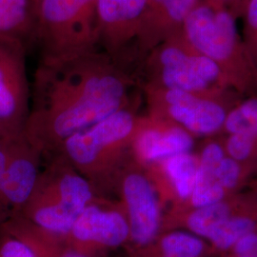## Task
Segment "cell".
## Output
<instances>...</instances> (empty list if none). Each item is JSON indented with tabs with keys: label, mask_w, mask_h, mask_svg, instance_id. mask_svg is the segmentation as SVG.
Returning <instances> with one entry per match:
<instances>
[{
	"label": "cell",
	"mask_w": 257,
	"mask_h": 257,
	"mask_svg": "<svg viewBox=\"0 0 257 257\" xmlns=\"http://www.w3.org/2000/svg\"><path fill=\"white\" fill-rule=\"evenodd\" d=\"M30 1L34 4V6H35V8H36V6H37V4L38 3V1H39V0H30Z\"/></svg>",
	"instance_id": "obj_31"
},
{
	"label": "cell",
	"mask_w": 257,
	"mask_h": 257,
	"mask_svg": "<svg viewBox=\"0 0 257 257\" xmlns=\"http://www.w3.org/2000/svg\"><path fill=\"white\" fill-rule=\"evenodd\" d=\"M45 257H92L70 247L64 239H54L47 248Z\"/></svg>",
	"instance_id": "obj_25"
},
{
	"label": "cell",
	"mask_w": 257,
	"mask_h": 257,
	"mask_svg": "<svg viewBox=\"0 0 257 257\" xmlns=\"http://www.w3.org/2000/svg\"><path fill=\"white\" fill-rule=\"evenodd\" d=\"M255 78H256V81H257V64H256V74H255Z\"/></svg>",
	"instance_id": "obj_32"
},
{
	"label": "cell",
	"mask_w": 257,
	"mask_h": 257,
	"mask_svg": "<svg viewBox=\"0 0 257 257\" xmlns=\"http://www.w3.org/2000/svg\"><path fill=\"white\" fill-rule=\"evenodd\" d=\"M186 40L218 66L230 85L244 89L256 74V64L239 34L230 10L200 0L182 29Z\"/></svg>",
	"instance_id": "obj_4"
},
{
	"label": "cell",
	"mask_w": 257,
	"mask_h": 257,
	"mask_svg": "<svg viewBox=\"0 0 257 257\" xmlns=\"http://www.w3.org/2000/svg\"><path fill=\"white\" fill-rule=\"evenodd\" d=\"M224 128L231 134H245L257 138V98H249L228 111Z\"/></svg>",
	"instance_id": "obj_20"
},
{
	"label": "cell",
	"mask_w": 257,
	"mask_h": 257,
	"mask_svg": "<svg viewBox=\"0 0 257 257\" xmlns=\"http://www.w3.org/2000/svg\"><path fill=\"white\" fill-rule=\"evenodd\" d=\"M6 138H7V137H5V135H4V134L2 133V131L0 130V143H1L4 139H6Z\"/></svg>",
	"instance_id": "obj_30"
},
{
	"label": "cell",
	"mask_w": 257,
	"mask_h": 257,
	"mask_svg": "<svg viewBox=\"0 0 257 257\" xmlns=\"http://www.w3.org/2000/svg\"><path fill=\"white\" fill-rule=\"evenodd\" d=\"M0 257H43L27 239L0 228Z\"/></svg>",
	"instance_id": "obj_21"
},
{
	"label": "cell",
	"mask_w": 257,
	"mask_h": 257,
	"mask_svg": "<svg viewBox=\"0 0 257 257\" xmlns=\"http://www.w3.org/2000/svg\"><path fill=\"white\" fill-rule=\"evenodd\" d=\"M255 229V222L246 216H231L222 223L209 240L221 249L233 248L240 239Z\"/></svg>",
	"instance_id": "obj_19"
},
{
	"label": "cell",
	"mask_w": 257,
	"mask_h": 257,
	"mask_svg": "<svg viewBox=\"0 0 257 257\" xmlns=\"http://www.w3.org/2000/svg\"><path fill=\"white\" fill-rule=\"evenodd\" d=\"M145 8L146 0H98V48L123 67L126 52L137 47Z\"/></svg>",
	"instance_id": "obj_11"
},
{
	"label": "cell",
	"mask_w": 257,
	"mask_h": 257,
	"mask_svg": "<svg viewBox=\"0 0 257 257\" xmlns=\"http://www.w3.org/2000/svg\"><path fill=\"white\" fill-rule=\"evenodd\" d=\"M161 257H163V256H161Z\"/></svg>",
	"instance_id": "obj_33"
},
{
	"label": "cell",
	"mask_w": 257,
	"mask_h": 257,
	"mask_svg": "<svg viewBox=\"0 0 257 257\" xmlns=\"http://www.w3.org/2000/svg\"><path fill=\"white\" fill-rule=\"evenodd\" d=\"M24 52L0 44V130L7 138L23 134L30 108Z\"/></svg>",
	"instance_id": "obj_12"
},
{
	"label": "cell",
	"mask_w": 257,
	"mask_h": 257,
	"mask_svg": "<svg viewBox=\"0 0 257 257\" xmlns=\"http://www.w3.org/2000/svg\"><path fill=\"white\" fill-rule=\"evenodd\" d=\"M209 3L211 4H214V5H218V6H224V7H227V8H230L231 3L233 0H205Z\"/></svg>",
	"instance_id": "obj_29"
},
{
	"label": "cell",
	"mask_w": 257,
	"mask_h": 257,
	"mask_svg": "<svg viewBox=\"0 0 257 257\" xmlns=\"http://www.w3.org/2000/svg\"><path fill=\"white\" fill-rule=\"evenodd\" d=\"M130 240V228L117 199L95 196L76 218L65 242L93 256V252L120 248Z\"/></svg>",
	"instance_id": "obj_9"
},
{
	"label": "cell",
	"mask_w": 257,
	"mask_h": 257,
	"mask_svg": "<svg viewBox=\"0 0 257 257\" xmlns=\"http://www.w3.org/2000/svg\"><path fill=\"white\" fill-rule=\"evenodd\" d=\"M14 138H6V139H4L0 143V184H1V181H2V177H3V175H4V172H5L6 166H7V163H8V160H9Z\"/></svg>",
	"instance_id": "obj_27"
},
{
	"label": "cell",
	"mask_w": 257,
	"mask_h": 257,
	"mask_svg": "<svg viewBox=\"0 0 257 257\" xmlns=\"http://www.w3.org/2000/svg\"><path fill=\"white\" fill-rule=\"evenodd\" d=\"M150 114L183 128L191 135H211L223 128L228 111L215 97L145 86Z\"/></svg>",
	"instance_id": "obj_7"
},
{
	"label": "cell",
	"mask_w": 257,
	"mask_h": 257,
	"mask_svg": "<svg viewBox=\"0 0 257 257\" xmlns=\"http://www.w3.org/2000/svg\"><path fill=\"white\" fill-rule=\"evenodd\" d=\"M193 147V135L167 120L149 114L139 117L132 155L140 166H155L167 158L189 153Z\"/></svg>",
	"instance_id": "obj_13"
},
{
	"label": "cell",
	"mask_w": 257,
	"mask_h": 257,
	"mask_svg": "<svg viewBox=\"0 0 257 257\" xmlns=\"http://www.w3.org/2000/svg\"><path fill=\"white\" fill-rule=\"evenodd\" d=\"M256 138L245 134H231L227 141L228 156L237 162L247 160L252 153Z\"/></svg>",
	"instance_id": "obj_23"
},
{
	"label": "cell",
	"mask_w": 257,
	"mask_h": 257,
	"mask_svg": "<svg viewBox=\"0 0 257 257\" xmlns=\"http://www.w3.org/2000/svg\"><path fill=\"white\" fill-rule=\"evenodd\" d=\"M155 166L158 167L179 200H190L198 173L199 158L189 152L167 158Z\"/></svg>",
	"instance_id": "obj_16"
},
{
	"label": "cell",
	"mask_w": 257,
	"mask_h": 257,
	"mask_svg": "<svg viewBox=\"0 0 257 257\" xmlns=\"http://www.w3.org/2000/svg\"><path fill=\"white\" fill-rule=\"evenodd\" d=\"M200 0H161L156 9L143 20L137 49L147 55L170 37L180 34L184 23Z\"/></svg>",
	"instance_id": "obj_14"
},
{
	"label": "cell",
	"mask_w": 257,
	"mask_h": 257,
	"mask_svg": "<svg viewBox=\"0 0 257 257\" xmlns=\"http://www.w3.org/2000/svg\"><path fill=\"white\" fill-rule=\"evenodd\" d=\"M248 0H233L231 5L230 6L229 9L230 12L232 13V15L237 19V18H241L244 8L247 4Z\"/></svg>",
	"instance_id": "obj_28"
},
{
	"label": "cell",
	"mask_w": 257,
	"mask_h": 257,
	"mask_svg": "<svg viewBox=\"0 0 257 257\" xmlns=\"http://www.w3.org/2000/svg\"><path fill=\"white\" fill-rule=\"evenodd\" d=\"M241 18L244 20V44L257 64V0H248Z\"/></svg>",
	"instance_id": "obj_22"
},
{
	"label": "cell",
	"mask_w": 257,
	"mask_h": 257,
	"mask_svg": "<svg viewBox=\"0 0 257 257\" xmlns=\"http://www.w3.org/2000/svg\"><path fill=\"white\" fill-rule=\"evenodd\" d=\"M42 154L22 135L14 138L0 184V227L26 206L42 171Z\"/></svg>",
	"instance_id": "obj_10"
},
{
	"label": "cell",
	"mask_w": 257,
	"mask_h": 257,
	"mask_svg": "<svg viewBox=\"0 0 257 257\" xmlns=\"http://www.w3.org/2000/svg\"><path fill=\"white\" fill-rule=\"evenodd\" d=\"M144 70L146 85L215 98L230 85L218 66L194 49L182 32L150 51Z\"/></svg>",
	"instance_id": "obj_6"
},
{
	"label": "cell",
	"mask_w": 257,
	"mask_h": 257,
	"mask_svg": "<svg viewBox=\"0 0 257 257\" xmlns=\"http://www.w3.org/2000/svg\"><path fill=\"white\" fill-rule=\"evenodd\" d=\"M95 196L87 178L61 156H53L48 158L31 198L18 216L37 230L65 239Z\"/></svg>",
	"instance_id": "obj_3"
},
{
	"label": "cell",
	"mask_w": 257,
	"mask_h": 257,
	"mask_svg": "<svg viewBox=\"0 0 257 257\" xmlns=\"http://www.w3.org/2000/svg\"><path fill=\"white\" fill-rule=\"evenodd\" d=\"M159 248L163 257H199L204 244L200 237L193 232L174 230L161 237Z\"/></svg>",
	"instance_id": "obj_18"
},
{
	"label": "cell",
	"mask_w": 257,
	"mask_h": 257,
	"mask_svg": "<svg viewBox=\"0 0 257 257\" xmlns=\"http://www.w3.org/2000/svg\"><path fill=\"white\" fill-rule=\"evenodd\" d=\"M231 215L227 203H215L209 206L195 208L187 217L186 225L193 234L209 239Z\"/></svg>",
	"instance_id": "obj_17"
},
{
	"label": "cell",
	"mask_w": 257,
	"mask_h": 257,
	"mask_svg": "<svg viewBox=\"0 0 257 257\" xmlns=\"http://www.w3.org/2000/svg\"><path fill=\"white\" fill-rule=\"evenodd\" d=\"M240 174L241 168L238 162L229 156H225L217 167L216 178L224 190L229 191L238 183Z\"/></svg>",
	"instance_id": "obj_24"
},
{
	"label": "cell",
	"mask_w": 257,
	"mask_h": 257,
	"mask_svg": "<svg viewBox=\"0 0 257 257\" xmlns=\"http://www.w3.org/2000/svg\"><path fill=\"white\" fill-rule=\"evenodd\" d=\"M133 159L121 173L115 194L125 211L128 228V242L147 247L157 238L162 225L161 205L156 186Z\"/></svg>",
	"instance_id": "obj_8"
},
{
	"label": "cell",
	"mask_w": 257,
	"mask_h": 257,
	"mask_svg": "<svg viewBox=\"0 0 257 257\" xmlns=\"http://www.w3.org/2000/svg\"><path fill=\"white\" fill-rule=\"evenodd\" d=\"M139 117L134 106L117 110L66 139L55 156L87 178L96 196L110 197L134 159L132 143Z\"/></svg>",
	"instance_id": "obj_2"
},
{
	"label": "cell",
	"mask_w": 257,
	"mask_h": 257,
	"mask_svg": "<svg viewBox=\"0 0 257 257\" xmlns=\"http://www.w3.org/2000/svg\"><path fill=\"white\" fill-rule=\"evenodd\" d=\"M234 251L237 257H257V233H248L234 245Z\"/></svg>",
	"instance_id": "obj_26"
},
{
	"label": "cell",
	"mask_w": 257,
	"mask_h": 257,
	"mask_svg": "<svg viewBox=\"0 0 257 257\" xmlns=\"http://www.w3.org/2000/svg\"><path fill=\"white\" fill-rule=\"evenodd\" d=\"M134 79L127 69L100 50L40 61L22 136L47 159L66 139L133 106Z\"/></svg>",
	"instance_id": "obj_1"
},
{
	"label": "cell",
	"mask_w": 257,
	"mask_h": 257,
	"mask_svg": "<svg viewBox=\"0 0 257 257\" xmlns=\"http://www.w3.org/2000/svg\"><path fill=\"white\" fill-rule=\"evenodd\" d=\"M35 6L30 0H0V44L26 51L35 38Z\"/></svg>",
	"instance_id": "obj_15"
},
{
	"label": "cell",
	"mask_w": 257,
	"mask_h": 257,
	"mask_svg": "<svg viewBox=\"0 0 257 257\" xmlns=\"http://www.w3.org/2000/svg\"><path fill=\"white\" fill-rule=\"evenodd\" d=\"M98 0H39L35 8V39L40 61H51L99 50Z\"/></svg>",
	"instance_id": "obj_5"
}]
</instances>
